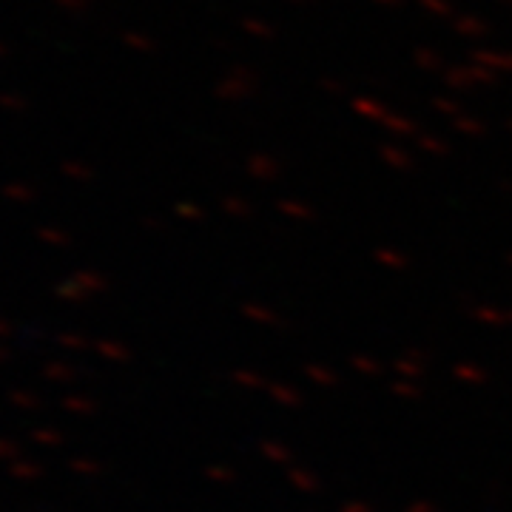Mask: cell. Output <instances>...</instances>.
I'll use <instances>...</instances> for the list:
<instances>
[{"instance_id": "cell-1", "label": "cell", "mask_w": 512, "mask_h": 512, "mask_svg": "<svg viewBox=\"0 0 512 512\" xmlns=\"http://www.w3.org/2000/svg\"><path fill=\"white\" fill-rule=\"evenodd\" d=\"M0 109L3 111H20L29 109V103H26V97H20V94H12V92H0Z\"/></svg>"}, {"instance_id": "cell-2", "label": "cell", "mask_w": 512, "mask_h": 512, "mask_svg": "<svg viewBox=\"0 0 512 512\" xmlns=\"http://www.w3.org/2000/svg\"><path fill=\"white\" fill-rule=\"evenodd\" d=\"M3 194H6L9 200H18V202H29L32 197H35L26 185H6V191H3Z\"/></svg>"}, {"instance_id": "cell-3", "label": "cell", "mask_w": 512, "mask_h": 512, "mask_svg": "<svg viewBox=\"0 0 512 512\" xmlns=\"http://www.w3.org/2000/svg\"><path fill=\"white\" fill-rule=\"evenodd\" d=\"M66 171H69V174H72V177H86V168H83V165L66 163Z\"/></svg>"}, {"instance_id": "cell-4", "label": "cell", "mask_w": 512, "mask_h": 512, "mask_svg": "<svg viewBox=\"0 0 512 512\" xmlns=\"http://www.w3.org/2000/svg\"><path fill=\"white\" fill-rule=\"evenodd\" d=\"M6 55V46H3V43H0V57Z\"/></svg>"}]
</instances>
